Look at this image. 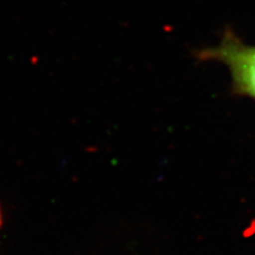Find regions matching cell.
Here are the masks:
<instances>
[{"instance_id": "6da1fadb", "label": "cell", "mask_w": 255, "mask_h": 255, "mask_svg": "<svg viewBox=\"0 0 255 255\" xmlns=\"http://www.w3.org/2000/svg\"><path fill=\"white\" fill-rule=\"evenodd\" d=\"M199 56L225 64L231 72L233 91L255 101V45L242 43L228 30L218 46L201 51Z\"/></svg>"}]
</instances>
